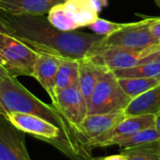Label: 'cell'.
I'll list each match as a JSON object with an SVG mask.
<instances>
[{
    "label": "cell",
    "instance_id": "cell-12",
    "mask_svg": "<svg viewBox=\"0 0 160 160\" xmlns=\"http://www.w3.org/2000/svg\"><path fill=\"white\" fill-rule=\"evenodd\" d=\"M62 57L45 52H37L33 77L49 95L52 104L55 101V78Z\"/></svg>",
    "mask_w": 160,
    "mask_h": 160
},
{
    "label": "cell",
    "instance_id": "cell-17",
    "mask_svg": "<svg viewBox=\"0 0 160 160\" xmlns=\"http://www.w3.org/2000/svg\"><path fill=\"white\" fill-rule=\"evenodd\" d=\"M117 79L122 78H155L160 81V57L145 64L112 71Z\"/></svg>",
    "mask_w": 160,
    "mask_h": 160
},
{
    "label": "cell",
    "instance_id": "cell-11",
    "mask_svg": "<svg viewBox=\"0 0 160 160\" xmlns=\"http://www.w3.org/2000/svg\"><path fill=\"white\" fill-rule=\"evenodd\" d=\"M126 116L125 112L106 114H90L78 126L77 132L82 141L88 147L89 142L112 129Z\"/></svg>",
    "mask_w": 160,
    "mask_h": 160
},
{
    "label": "cell",
    "instance_id": "cell-14",
    "mask_svg": "<svg viewBox=\"0 0 160 160\" xmlns=\"http://www.w3.org/2000/svg\"><path fill=\"white\" fill-rule=\"evenodd\" d=\"M79 83L78 87L85 98L87 104L89 98L97 86L99 80L108 69L100 65H98L91 61L89 58H85L79 61Z\"/></svg>",
    "mask_w": 160,
    "mask_h": 160
},
{
    "label": "cell",
    "instance_id": "cell-2",
    "mask_svg": "<svg viewBox=\"0 0 160 160\" xmlns=\"http://www.w3.org/2000/svg\"><path fill=\"white\" fill-rule=\"evenodd\" d=\"M0 102L7 114L22 112L38 116L59 128L70 139L85 144L75 128L52 104H46L38 99L14 77L7 76L0 81Z\"/></svg>",
    "mask_w": 160,
    "mask_h": 160
},
{
    "label": "cell",
    "instance_id": "cell-6",
    "mask_svg": "<svg viewBox=\"0 0 160 160\" xmlns=\"http://www.w3.org/2000/svg\"><path fill=\"white\" fill-rule=\"evenodd\" d=\"M160 57V44L142 50H129L123 48H101L89 57L94 63L113 71L134 68Z\"/></svg>",
    "mask_w": 160,
    "mask_h": 160
},
{
    "label": "cell",
    "instance_id": "cell-26",
    "mask_svg": "<svg viewBox=\"0 0 160 160\" xmlns=\"http://www.w3.org/2000/svg\"><path fill=\"white\" fill-rule=\"evenodd\" d=\"M154 127L157 128L158 131L160 132V112L157 113L155 115V123H154Z\"/></svg>",
    "mask_w": 160,
    "mask_h": 160
},
{
    "label": "cell",
    "instance_id": "cell-20",
    "mask_svg": "<svg viewBox=\"0 0 160 160\" xmlns=\"http://www.w3.org/2000/svg\"><path fill=\"white\" fill-rule=\"evenodd\" d=\"M155 142H160V132L158 131L157 128L153 126L145 129H142V131L128 138L119 141L115 145H118L121 148H126V147H130L142 143Z\"/></svg>",
    "mask_w": 160,
    "mask_h": 160
},
{
    "label": "cell",
    "instance_id": "cell-4",
    "mask_svg": "<svg viewBox=\"0 0 160 160\" xmlns=\"http://www.w3.org/2000/svg\"><path fill=\"white\" fill-rule=\"evenodd\" d=\"M98 18V12L91 0H65L54 6L47 19L55 28L62 31H75L88 26Z\"/></svg>",
    "mask_w": 160,
    "mask_h": 160
},
{
    "label": "cell",
    "instance_id": "cell-22",
    "mask_svg": "<svg viewBox=\"0 0 160 160\" xmlns=\"http://www.w3.org/2000/svg\"><path fill=\"white\" fill-rule=\"evenodd\" d=\"M148 19L150 22L149 28H150L151 34L153 35L155 39L160 44V17H158V18L150 17Z\"/></svg>",
    "mask_w": 160,
    "mask_h": 160
},
{
    "label": "cell",
    "instance_id": "cell-25",
    "mask_svg": "<svg viewBox=\"0 0 160 160\" xmlns=\"http://www.w3.org/2000/svg\"><path fill=\"white\" fill-rule=\"evenodd\" d=\"M91 1H92V3L94 4L95 8H97V10H98V13L101 12L102 9H103L104 8L108 7V5H109L108 0H91Z\"/></svg>",
    "mask_w": 160,
    "mask_h": 160
},
{
    "label": "cell",
    "instance_id": "cell-13",
    "mask_svg": "<svg viewBox=\"0 0 160 160\" xmlns=\"http://www.w3.org/2000/svg\"><path fill=\"white\" fill-rule=\"evenodd\" d=\"M65 0H0V12L12 16L45 15Z\"/></svg>",
    "mask_w": 160,
    "mask_h": 160
},
{
    "label": "cell",
    "instance_id": "cell-28",
    "mask_svg": "<svg viewBox=\"0 0 160 160\" xmlns=\"http://www.w3.org/2000/svg\"><path fill=\"white\" fill-rule=\"evenodd\" d=\"M0 117H7V112L5 111V109L3 108L1 102H0Z\"/></svg>",
    "mask_w": 160,
    "mask_h": 160
},
{
    "label": "cell",
    "instance_id": "cell-24",
    "mask_svg": "<svg viewBox=\"0 0 160 160\" xmlns=\"http://www.w3.org/2000/svg\"><path fill=\"white\" fill-rule=\"evenodd\" d=\"M0 33H5V34L11 35V30H10L8 22L4 19V17L1 15V13H0Z\"/></svg>",
    "mask_w": 160,
    "mask_h": 160
},
{
    "label": "cell",
    "instance_id": "cell-29",
    "mask_svg": "<svg viewBox=\"0 0 160 160\" xmlns=\"http://www.w3.org/2000/svg\"><path fill=\"white\" fill-rule=\"evenodd\" d=\"M156 2H157V5L160 8V0H156Z\"/></svg>",
    "mask_w": 160,
    "mask_h": 160
},
{
    "label": "cell",
    "instance_id": "cell-18",
    "mask_svg": "<svg viewBox=\"0 0 160 160\" xmlns=\"http://www.w3.org/2000/svg\"><path fill=\"white\" fill-rule=\"evenodd\" d=\"M118 82L123 91L134 99L158 85L160 81L155 78H122L118 79Z\"/></svg>",
    "mask_w": 160,
    "mask_h": 160
},
{
    "label": "cell",
    "instance_id": "cell-23",
    "mask_svg": "<svg viewBox=\"0 0 160 160\" xmlns=\"http://www.w3.org/2000/svg\"><path fill=\"white\" fill-rule=\"evenodd\" d=\"M89 160H128L127 158L122 155V154H117V155H112L109 157H98V158H91Z\"/></svg>",
    "mask_w": 160,
    "mask_h": 160
},
{
    "label": "cell",
    "instance_id": "cell-15",
    "mask_svg": "<svg viewBox=\"0 0 160 160\" xmlns=\"http://www.w3.org/2000/svg\"><path fill=\"white\" fill-rule=\"evenodd\" d=\"M129 115H156L160 112V83L142 95L132 99L124 111Z\"/></svg>",
    "mask_w": 160,
    "mask_h": 160
},
{
    "label": "cell",
    "instance_id": "cell-27",
    "mask_svg": "<svg viewBox=\"0 0 160 160\" xmlns=\"http://www.w3.org/2000/svg\"><path fill=\"white\" fill-rule=\"evenodd\" d=\"M7 76H9L8 74V72L0 66V81L2 80V79H4V78H6Z\"/></svg>",
    "mask_w": 160,
    "mask_h": 160
},
{
    "label": "cell",
    "instance_id": "cell-16",
    "mask_svg": "<svg viewBox=\"0 0 160 160\" xmlns=\"http://www.w3.org/2000/svg\"><path fill=\"white\" fill-rule=\"evenodd\" d=\"M79 65V60L61 58L55 78V93L65 88L78 86Z\"/></svg>",
    "mask_w": 160,
    "mask_h": 160
},
{
    "label": "cell",
    "instance_id": "cell-1",
    "mask_svg": "<svg viewBox=\"0 0 160 160\" xmlns=\"http://www.w3.org/2000/svg\"><path fill=\"white\" fill-rule=\"evenodd\" d=\"M0 13L9 26L11 36L37 52L80 61L102 48L104 36L59 30L52 25L45 15L12 16Z\"/></svg>",
    "mask_w": 160,
    "mask_h": 160
},
{
    "label": "cell",
    "instance_id": "cell-3",
    "mask_svg": "<svg viewBox=\"0 0 160 160\" xmlns=\"http://www.w3.org/2000/svg\"><path fill=\"white\" fill-rule=\"evenodd\" d=\"M132 98L121 88L118 79L108 70L95 87L88 101V115L121 112L126 110Z\"/></svg>",
    "mask_w": 160,
    "mask_h": 160
},
{
    "label": "cell",
    "instance_id": "cell-21",
    "mask_svg": "<svg viewBox=\"0 0 160 160\" xmlns=\"http://www.w3.org/2000/svg\"><path fill=\"white\" fill-rule=\"evenodd\" d=\"M125 25H126V22H111L105 19L98 18L87 27H89L97 35L107 37L116 32L117 30H119Z\"/></svg>",
    "mask_w": 160,
    "mask_h": 160
},
{
    "label": "cell",
    "instance_id": "cell-10",
    "mask_svg": "<svg viewBox=\"0 0 160 160\" xmlns=\"http://www.w3.org/2000/svg\"><path fill=\"white\" fill-rule=\"evenodd\" d=\"M0 160H32L25 144L24 133L0 117Z\"/></svg>",
    "mask_w": 160,
    "mask_h": 160
},
{
    "label": "cell",
    "instance_id": "cell-7",
    "mask_svg": "<svg viewBox=\"0 0 160 160\" xmlns=\"http://www.w3.org/2000/svg\"><path fill=\"white\" fill-rule=\"evenodd\" d=\"M149 19L135 22H126V25L104 38L102 48H123L129 50H142L159 44L149 28Z\"/></svg>",
    "mask_w": 160,
    "mask_h": 160
},
{
    "label": "cell",
    "instance_id": "cell-8",
    "mask_svg": "<svg viewBox=\"0 0 160 160\" xmlns=\"http://www.w3.org/2000/svg\"><path fill=\"white\" fill-rule=\"evenodd\" d=\"M155 115H129L126 116L121 122L112 129L88 142V147L93 150L98 147H109L115 145L119 141L128 138L142 129L153 127Z\"/></svg>",
    "mask_w": 160,
    "mask_h": 160
},
{
    "label": "cell",
    "instance_id": "cell-5",
    "mask_svg": "<svg viewBox=\"0 0 160 160\" xmlns=\"http://www.w3.org/2000/svg\"><path fill=\"white\" fill-rule=\"evenodd\" d=\"M37 52L17 38L0 33V66L11 77H33Z\"/></svg>",
    "mask_w": 160,
    "mask_h": 160
},
{
    "label": "cell",
    "instance_id": "cell-9",
    "mask_svg": "<svg viewBox=\"0 0 160 160\" xmlns=\"http://www.w3.org/2000/svg\"><path fill=\"white\" fill-rule=\"evenodd\" d=\"M52 105L76 131L78 126L88 115L87 102L78 86L65 88L56 92L55 101Z\"/></svg>",
    "mask_w": 160,
    "mask_h": 160
},
{
    "label": "cell",
    "instance_id": "cell-19",
    "mask_svg": "<svg viewBox=\"0 0 160 160\" xmlns=\"http://www.w3.org/2000/svg\"><path fill=\"white\" fill-rule=\"evenodd\" d=\"M120 154L128 160H160V142L122 148Z\"/></svg>",
    "mask_w": 160,
    "mask_h": 160
}]
</instances>
